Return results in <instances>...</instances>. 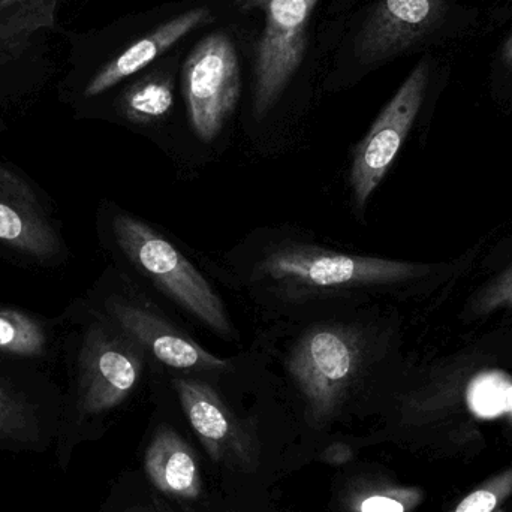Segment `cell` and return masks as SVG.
Returning <instances> with one entry per match:
<instances>
[{
	"label": "cell",
	"mask_w": 512,
	"mask_h": 512,
	"mask_svg": "<svg viewBox=\"0 0 512 512\" xmlns=\"http://www.w3.org/2000/svg\"><path fill=\"white\" fill-rule=\"evenodd\" d=\"M174 104L170 81L147 78L132 86L122 99V113L131 122L149 123L170 113Z\"/></svg>",
	"instance_id": "obj_16"
},
{
	"label": "cell",
	"mask_w": 512,
	"mask_h": 512,
	"mask_svg": "<svg viewBox=\"0 0 512 512\" xmlns=\"http://www.w3.org/2000/svg\"><path fill=\"white\" fill-rule=\"evenodd\" d=\"M427 81L429 63L423 60L406 78L358 146L351 168V188L358 207L366 206L390 170L420 113Z\"/></svg>",
	"instance_id": "obj_6"
},
{
	"label": "cell",
	"mask_w": 512,
	"mask_h": 512,
	"mask_svg": "<svg viewBox=\"0 0 512 512\" xmlns=\"http://www.w3.org/2000/svg\"><path fill=\"white\" fill-rule=\"evenodd\" d=\"M32 424L30 406L0 381V442L23 438Z\"/></svg>",
	"instance_id": "obj_19"
},
{
	"label": "cell",
	"mask_w": 512,
	"mask_h": 512,
	"mask_svg": "<svg viewBox=\"0 0 512 512\" xmlns=\"http://www.w3.org/2000/svg\"><path fill=\"white\" fill-rule=\"evenodd\" d=\"M321 459L331 466H342L351 462L352 450L346 444H334L325 448L321 454Z\"/></svg>",
	"instance_id": "obj_21"
},
{
	"label": "cell",
	"mask_w": 512,
	"mask_h": 512,
	"mask_svg": "<svg viewBox=\"0 0 512 512\" xmlns=\"http://www.w3.org/2000/svg\"><path fill=\"white\" fill-rule=\"evenodd\" d=\"M59 0H0V66L27 50L35 36L54 26Z\"/></svg>",
	"instance_id": "obj_14"
},
{
	"label": "cell",
	"mask_w": 512,
	"mask_h": 512,
	"mask_svg": "<svg viewBox=\"0 0 512 512\" xmlns=\"http://www.w3.org/2000/svg\"><path fill=\"white\" fill-rule=\"evenodd\" d=\"M512 498V466L487 478L448 512H499Z\"/></svg>",
	"instance_id": "obj_18"
},
{
	"label": "cell",
	"mask_w": 512,
	"mask_h": 512,
	"mask_svg": "<svg viewBox=\"0 0 512 512\" xmlns=\"http://www.w3.org/2000/svg\"><path fill=\"white\" fill-rule=\"evenodd\" d=\"M502 57H504V62L507 65H510L512 68V35L511 38L505 42L504 51H502Z\"/></svg>",
	"instance_id": "obj_22"
},
{
	"label": "cell",
	"mask_w": 512,
	"mask_h": 512,
	"mask_svg": "<svg viewBox=\"0 0 512 512\" xmlns=\"http://www.w3.org/2000/svg\"><path fill=\"white\" fill-rule=\"evenodd\" d=\"M210 18H212V14L207 9H192V11L179 15L174 20L165 23L164 26L153 30L152 33L126 48L120 56L105 65L89 81L84 90V96L93 98V96L101 95L105 90L119 84L120 81L146 68L156 57L173 47L179 39L188 35L195 27L207 23Z\"/></svg>",
	"instance_id": "obj_12"
},
{
	"label": "cell",
	"mask_w": 512,
	"mask_h": 512,
	"mask_svg": "<svg viewBox=\"0 0 512 512\" xmlns=\"http://www.w3.org/2000/svg\"><path fill=\"white\" fill-rule=\"evenodd\" d=\"M361 358V339L351 328L330 325L301 337L288 369L316 423H325L336 414L360 369Z\"/></svg>",
	"instance_id": "obj_2"
},
{
	"label": "cell",
	"mask_w": 512,
	"mask_h": 512,
	"mask_svg": "<svg viewBox=\"0 0 512 512\" xmlns=\"http://www.w3.org/2000/svg\"><path fill=\"white\" fill-rule=\"evenodd\" d=\"M113 228L119 248L171 298L216 333L231 334L221 298L185 255L152 228L131 216H116Z\"/></svg>",
	"instance_id": "obj_1"
},
{
	"label": "cell",
	"mask_w": 512,
	"mask_h": 512,
	"mask_svg": "<svg viewBox=\"0 0 512 512\" xmlns=\"http://www.w3.org/2000/svg\"><path fill=\"white\" fill-rule=\"evenodd\" d=\"M0 245L45 264L59 258L63 240L29 182L0 164Z\"/></svg>",
	"instance_id": "obj_8"
},
{
	"label": "cell",
	"mask_w": 512,
	"mask_h": 512,
	"mask_svg": "<svg viewBox=\"0 0 512 512\" xmlns=\"http://www.w3.org/2000/svg\"><path fill=\"white\" fill-rule=\"evenodd\" d=\"M444 0H381L357 41L363 63L379 62L420 41L439 23Z\"/></svg>",
	"instance_id": "obj_10"
},
{
	"label": "cell",
	"mask_w": 512,
	"mask_h": 512,
	"mask_svg": "<svg viewBox=\"0 0 512 512\" xmlns=\"http://www.w3.org/2000/svg\"><path fill=\"white\" fill-rule=\"evenodd\" d=\"M183 87L195 132L201 140L212 141L240 95L239 59L227 35L207 36L194 48L183 69Z\"/></svg>",
	"instance_id": "obj_4"
},
{
	"label": "cell",
	"mask_w": 512,
	"mask_h": 512,
	"mask_svg": "<svg viewBox=\"0 0 512 512\" xmlns=\"http://www.w3.org/2000/svg\"><path fill=\"white\" fill-rule=\"evenodd\" d=\"M174 388L192 429L216 463L254 465V445L215 390L203 382L177 379Z\"/></svg>",
	"instance_id": "obj_9"
},
{
	"label": "cell",
	"mask_w": 512,
	"mask_h": 512,
	"mask_svg": "<svg viewBox=\"0 0 512 512\" xmlns=\"http://www.w3.org/2000/svg\"><path fill=\"white\" fill-rule=\"evenodd\" d=\"M499 512H512V511H505V510H501V511H499Z\"/></svg>",
	"instance_id": "obj_23"
},
{
	"label": "cell",
	"mask_w": 512,
	"mask_h": 512,
	"mask_svg": "<svg viewBox=\"0 0 512 512\" xmlns=\"http://www.w3.org/2000/svg\"><path fill=\"white\" fill-rule=\"evenodd\" d=\"M265 27L255 65V113L270 110L295 74L304 51L310 14L318 0H258Z\"/></svg>",
	"instance_id": "obj_7"
},
{
	"label": "cell",
	"mask_w": 512,
	"mask_h": 512,
	"mask_svg": "<svg viewBox=\"0 0 512 512\" xmlns=\"http://www.w3.org/2000/svg\"><path fill=\"white\" fill-rule=\"evenodd\" d=\"M423 501L424 492L418 487L387 484L358 495L354 512H414Z\"/></svg>",
	"instance_id": "obj_17"
},
{
	"label": "cell",
	"mask_w": 512,
	"mask_h": 512,
	"mask_svg": "<svg viewBox=\"0 0 512 512\" xmlns=\"http://www.w3.org/2000/svg\"><path fill=\"white\" fill-rule=\"evenodd\" d=\"M143 348L128 334L92 325L78 358V411L99 415L122 405L140 381Z\"/></svg>",
	"instance_id": "obj_5"
},
{
	"label": "cell",
	"mask_w": 512,
	"mask_h": 512,
	"mask_svg": "<svg viewBox=\"0 0 512 512\" xmlns=\"http://www.w3.org/2000/svg\"><path fill=\"white\" fill-rule=\"evenodd\" d=\"M262 271L271 279L313 288H351L406 282L423 276L429 267L373 256L336 254L310 246H286L264 259Z\"/></svg>",
	"instance_id": "obj_3"
},
{
	"label": "cell",
	"mask_w": 512,
	"mask_h": 512,
	"mask_svg": "<svg viewBox=\"0 0 512 512\" xmlns=\"http://www.w3.org/2000/svg\"><path fill=\"white\" fill-rule=\"evenodd\" d=\"M111 318L119 324L123 333L156 360L177 370H224L228 361L207 352L191 337L180 333L167 322L143 307L113 298L107 303Z\"/></svg>",
	"instance_id": "obj_11"
},
{
	"label": "cell",
	"mask_w": 512,
	"mask_h": 512,
	"mask_svg": "<svg viewBox=\"0 0 512 512\" xmlns=\"http://www.w3.org/2000/svg\"><path fill=\"white\" fill-rule=\"evenodd\" d=\"M47 348L48 333L38 318L23 310L0 307V354L38 358Z\"/></svg>",
	"instance_id": "obj_15"
},
{
	"label": "cell",
	"mask_w": 512,
	"mask_h": 512,
	"mask_svg": "<svg viewBox=\"0 0 512 512\" xmlns=\"http://www.w3.org/2000/svg\"><path fill=\"white\" fill-rule=\"evenodd\" d=\"M147 477L167 495L195 499L201 493L200 468L189 445L174 430H158L144 457Z\"/></svg>",
	"instance_id": "obj_13"
},
{
	"label": "cell",
	"mask_w": 512,
	"mask_h": 512,
	"mask_svg": "<svg viewBox=\"0 0 512 512\" xmlns=\"http://www.w3.org/2000/svg\"><path fill=\"white\" fill-rule=\"evenodd\" d=\"M512 309V265L481 289L472 301L475 315L486 316L496 310Z\"/></svg>",
	"instance_id": "obj_20"
}]
</instances>
